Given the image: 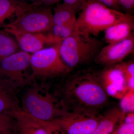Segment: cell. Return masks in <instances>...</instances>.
<instances>
[{"mask_svg":"<svg viewBox=\"0 0 134 134\" xmlns=\"http://www.w3.org/2000/svg\"><path fill=\"white\" fill-rule=\"evenodd\" d=\"M55 92L62 106L69 110L100 111L108 103V96L92 71L70 76Z\"/></svg>","mask_w":134,"mask_h":134,"instance_id":"obj_1","label":"cell"},{"mask_svg":"<svg viewBox=\"0 0 134 134\" xmlns=\"http://www.w3.org/2000/svg\"><path fill=\"white\" fill-rule=\"evenodd\" d=\"M27 86L21 97L23 111L46 122L53 121L66 111L48 83L34 81Z\"/></svg>","mask_w":134,"mask_h":134,"instance_id":"obj_2","label":"cell"},{"mask_svg":"<svg viewBox=\"0 0 134 134\" xmlns=\"http://www.w3.org/2000/svg\"><path fill=\"white\" fill-rule=\"evenodd\" d=\"M124 21H134L133 15L111 9L95 0H87L76 18L77 30L85 36L97 37L110 26Z\"/></svg>","mask_w":134,"mask_h":134,"instance_id":"obj_3","label":"cell"},{"mask_svg":"<svg viewBox=\"0 0 134 134\" xmlns=\"http://www.w3.org/2000/svg\"><path fill=\"white\" fill-rule=\"evenodd\" d=\"M58 45L61 58L70 70L95 59L101 45L97 38L85 36L77 30Z\"/></svg>","mask_w":134,"mask_h":134,"instance_id":"obj_4","label":"cell"},{"mask_svg":"<svg viewBox=\"0 0 134 134\" xmlns=\"http://www.w3.org/2000/svg\"><path fill=\"white\" fill-rule=\"evenodd\" d=\"M30 64L33 81H46L66 75L71 70L61 58L58 44L31 54Z\"/></svg>","mask_w":134,"mask_h":134,"instance_id":"obj_5","label":"cell"},{"mask_svg":"<svg viewBox=\"0 0 134 134\" xmlns=\"http://www.w3.org/2000/svg\"><path fill=\"white\" fill-rule=\"evenodd\" d=\"M53 13L49 6L33 2L29 8L13 21L1 28L30 33H44L51 31L53 26Z\"/></svg>","mask_w":134,"mask_h":134,"instance_id":"obj_6","label":"cell"},{"mask_svg":"<svg viewBox=\"0 0 134 134\" xmlns=\"http://www.w3.org/2000/svg\"><path fill=\"white\" fill-rule=\"evenodd\" d=\"M31 55L21 50L0 61V77L18 92L33 81L30 64Z\"/></svg>","mask_w":134,"mask_h":134,"instance_id":"obj_7","label":"cell"},{"mask_svg":"<svg viewBox=\"0 0 134 134\" xmlns=\"http://www.w3.org/2000/svg\"><path fill=\"white\" fill-rule=\"evenodd\" d=\"M100 111L86 109H67L52 121L67 134H91L103 116Z\"/></svg>","mask_w":134,"mask_h":134,"instance_id":"obj_8","label":"cell"},{"mask_svg":"<svg viewBox=\"0 0 134 134\" xmlns=\"http://www.w3.org/2000/svg\"><path fill=\"white\" fill-rule=\"evenodd\" d=\"M93 73L108 96L121 99L129 90L125 75L117 64Z\"/></svg>","mask_w":134,"mask_h":134,"instance_id":"obj_9","label":"cell"},{"mask_svg":"<svg viewBox=\"0 0 134 134\" xmlns=\"http://www.w3.org/2000/svg\"><path fill=\"white\" fill-rule=\"evenodd\" d=\"M134 36L118 43L108 44L99 50L94 60L104 67L109 66L122 62L128 55L133 52Z\"/></svg>","mask_w":134,"mask_h":134,"instance_id":"obj_10","label":"cell"},{"mask_svg":"<svg viewBox=\"0 0 134 134\" xmlns=\"http://www.w3.org/2000/svg\"><path fill=\"white\" fill-rule=\"evenodd\" d=\"M3 30L15 37L21 50L30 54L47 47L56 45L52 36L49 32L33 33L3 29Z\"/></svg>","mask_w":134,"mask_h":134,"instance_id":"obj_11","label":"cell"},{"mask_svg":"<svg viewBox=\"0 0 134 134\" xmlns=\"http://www.w3.org/2000/svg\"><path fill=\"white\" fill-rule=\"evenodd\" d=\"M17 134H48V122L41 121L21 110L14 113Z\"/></svg>","mask_w":134,"mask_h":134,"instance_id":"obj_12","label":"cell"},{"mask_svg":"<svg viewBox=\"0 0 134 134\" xmlns=\"http://www.w3.org/2000/svg\"><path fill=\"white\" fill-rule=\"evenodd\" d=\"M17 91L5 79L0 77V113L13 116L21 110Z\"/></svg>","mask_w":134,"mask_h":134,"instance_id":"obj_13","label":"cell"},{"mask_svg":"<svg viewBox=\"0 0 134 134\" xmlns=\"http://www.w3.org/2000/svg\"><path fill=\"white\" fill-rule=\"evenodd\" d=\"M119 107H115L103 114L97 126L91 134H111L116 125L125 115Z\"/></svg>","mask_w":134,"mask_h":134,"instance_id":"obj_14","label":"cell"},{"mask_svg":"<svg viewBox=\"0 0 134 134\" xmlns=\"http://www.w3.org/2000/svg\"><path fill=\"white\" fill-rule=\"evenodd\" d=\"M134 21L120 22L105 30L104 38L108 44L120 42L126 39L133 33Z\"/></svg>","mask_w":134,"mask_h":134,"instance_id":"obj_15","label":"cell"},{"mask_svg":"<svg viewBox=\"0 0 134 134\" xmlns=\"http://www.w3.org/2000/svg\"><path fill=\"white\" fill-rule=\"evenodd\" d=\"M32 5L19 0H0V28L6 20L18 16Z\"/></svg>","mask_w":134,"mask_h":134,"instance_id":"obj_16","label":"cell"},{"mask_svg":"<svg viewBox=\"0 0 134 134\" xmlns=\"http://www.w3.org/2000/svg\"><path fill=\"white\" fill-rule=\"evenodd\" d=\"M53 10V25L65 24L76 21V12L75 10L64 3H56Z\"/></svg>","mask_w":134,"mask_h":134,"instance_id":"obj_17","label":"cell"},{"mask_svg":"<svg viewBox=\"0 0 134 134\" xmlns=\"http://www.w3.org/2000/svg\"><path fill=\"white\" fill-rule=\"evenodd\" d=\"M16 40L3 30H0V61L9 55L20 51Z\"/></svg>","mask_w":134,"mask_h":134,"instance_id":"obj_18","label":"cell"},{"mask_svg":"<svg viewBox=\"0 0 134 134\" xmlns=\"http://www.w3.org/2000/svg\"><path fill=\"white\" fill-rule=\"evenodd\" d=\"M76 21L65 24L53 25L50 33L56 44L74 33L77 30Z\"/></svg>","mask_w":134,"mask_h":134,"instance_id":"obj_19","label":"cell"},{"mask_svg":"<svg viewBox=\"0 0 134 134\" xmlns=\"http://www.w3.org/2000/svg\"><path fill=\"white\" fill-rule=\"evenodd\" d=\"M0 134H17L14 116L0 113Z\"/></svg>","mask_w":134,"mask_h":134,"instance_id":"obj_20","label":"cell"},{"mask_svg":"<svg viewBox=\"0 0 134 134\" xmlns=\"http://www.w3.org/2000/svg\"><path fill=\"white\" fill-rule=\"evenodd\" d=\"M134 91L129 90L121 99L119 107L125 114L134 113Z\"/></svg>","mask_w":134,"mask_h":134,"instance_id":"obj_21","label":"cell"},{"mask_svg":"<svg viewBox=\"0 0 134 134\" xmlns=\"http://www.w3.org/2000/svg\"><path fill=\"white\" fill-rule=\"evenodd\" d=\"M117 64L124 73L126 82L130 79L134 78L133 61L130 60L126 62H121Z\"/></svg>","mask_w":134,"mask_h":134,"instance_id":"obj_22","label":"cell"},{"mask_svg":"<svg viewBox=\"0 0 134 134\" xmlns=\"http://www.w3.org/2000/svg\"><path fill=\"white\" fill-rule=\"evenodd\" d=\"M117 129L114 131L115 134H134V123L121 121Z\"/></svg>","mask_w":134,"mask_h":134,"instance_id":"obj_23","label":"cell"},{"mask_svg":"<svg viewBox=\"0 0 134 134\" xmlns=\"http://www.w3.org/2000/svg\"><path fill=\"white\" fill-rule=\"evenodd\" d=\"M119 2L124 13L132 15L134 9V0H119Z\"/></svg>","mask_w":134,"mask_h":134,"instance_id":"obj_24","label":"cell"},{"mask_svg":"<svg viewBox=\"0 0 134 134\" xmlns=\"http://www.w3.org/2000/svg\"><path fill=\"white\" fill-rule=\"evenodd\" d=\"M63 3L74 9L76 13L79 12L87 0H63Z\"/></svg>","mask_w":134,"mask_h":134,"instance_id":"obj_25","label":"cell"},{"mask_svg":"<svg viewBox=\"0 0 134 134\" xmlns=\"http://www.w3.org/2000/svg\"><path fill=\"white\" fill-rule=\"evenodd\" d=\"M95 1L102 3L111 9L115 10L120 12H121L122 10L119 3V0H95Z\"/></svg>","mask_w":134,"mask_h":134,"instance_id":"obj_26","label":"cell"},{"mask_svg":"<svg viewBox=\"0 0 134 134\" xmlns=\"http://www.w3.org/2000/svg\"><path fill=\"white\" fill-rule=\"evenodd\" d=\"M48 134H67L60 127L53 121L48 122Z\"/></svg>","mask_w":134,"mask_h":134,"instance_id":"obj_27","label":"cell"},{"mask_svg":"<svg viewBox=\"0 0 134 134\" xmlns=\"http://www.w3.org/2000/svg\"><path fill=\"white\" fill-rule=\"evenodd\" d=\"M60 0H35L34 2L38 3L40 5L49 6L54 5L59 2Z\"/></svg>","mask_w":134,"mask_h":134,"instance_id":"obj_28","label":"cell"},{"mask_svg":"<svg viewBox=\"0 0 134 134\" xmlns=\"http://www.w3.org/2000/svg\"><path fill=\"white\" fill-rule=\"evenodd\" d=\"M28 1H31L33 2L35 1V0H28Z\"/></svg>","mask_w":134,"mask_h":134,"instance_id":"obj_29","label":"cell"},{"mask_svg":"<svg viewBox=\"0 0 134 134\" xmlns=\"http://www.w3.org/2000/svg\"><path fill=\"white\" fill-rule=\"evenodd\" d=\"M111 134H115L114 133V132H113Z\"/></svg>","mask_w":134,"mask_h":134,"instance_id":"obj_30","label":"cell"}]
</instances>
